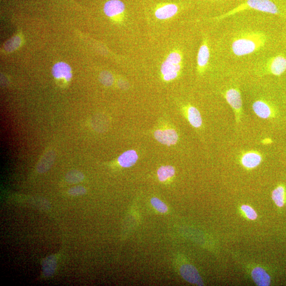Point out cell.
Returning a JSON list of instances; mask_svg holds the SVG:
<instances>
[{"label":"cell","instance_id":"obj_1","mask_svg":"<svg viewBox=\"0 0 286 286\" xmlns=\"http://www.w3.org/2000/svg\"><path fill=\"white\" fill-rule=\"evenodd\" d=\"M267 36L260 32L243 33L234 38L232 43L233 53L238 56L251 54L265 45Z\"/></svg>","mask_w":286,"mask_h":286},{"label":"cell","instance_id":"obj_2","mask_svg":"<svg viewBox=\"0 0 286 286\" xmlns=\"http://www.w3.org/2000/svg\"><path fill=\"white\" fill-rule=\"evenodd\" d=\"M249 10H254L273 14H278L280 13L277 5L271 0H246L245 2L241 3L233 9L216 17V19L222 20L233 16L235 14Z\"/></svg>","mask_w":286,"mask_h":286},{"label":"cell","instance_id":"obj_3","mask_svg":"<svg viewBox=\"0 0 286 286\" xmlns=\"http://www.w3.org/2000/svg\"><path fill=\"white\" fill-rule=\"evenodd\" d=\"M182 55L180 52H171L162 64L161 72L164 81L175 79L180 73L182 68Z\"/></svg>","mask_w":286,"mask_h":286},{"label":"cell","instance_id":"obj_4","mask_svg":"<svg viewBox=\"0 0 286 286\" xmlns=\"http://www.w3.org/2000/svg\"><path fill=\"white\" fill-rule=\"evenodd\" d=\"M224 97L233 109L237 121L239 123L242 112V99L240 90L237 88L228 89L225 92Z\"/></svg>","mask_w":286,"mask_h":286},{"label":"cell","instance_id":"obj_5","mask_svg":"<svg viewBox=\"0 0 286 286\" xmlns=\"http://www.w3.org/2000/svg\"><path fill=\"white\" fill-rule=\"evenodd\" d=\"M265 70L269 74L280 76L286 71V57L278 55L272 57L266 64Z\"/></svg>","mask_w":286,"mask_h":286},{"label":"cell","instance_id":"obj_6","mask_svg":"<svg viewBox=\"0 0 286 286\" xmlns=\"http://www.w3.org/2000/svg\"><path fill=\"white\" fill-rule=\"evenodd\" d=\"M125 10L124 3L120 0H109L104 5V11L107 17L112 19H121Z\"/></svg>","mask_w":286,"mask_h":286},{"label":"cell","instance_id":"obj_7","mask_svg":"<svg viewBox=\"0 0 286 286\" xmlns=\"http://www.w3.org/2000/svg\"><path fill=\"white\" fill-rule=\"evenodd\" d=\"M210 58V51L208 39L205 38L200 46L197 55V69L200 74L203 73L208 66Z\"/></svg>","mask_w":286,"mask_h":286},{"label":"cell","instance_id":"obj_8","mask_svg":"<svg viewBox=\"0 0 286 286\" xmlns=\"http://www.w3.org/2000/svg\"><path fill=\"white\" fill-rule=\"evenodd\" d=\"M180 274L184 280L188 282L198 286H203L204 283L198 271L190 264H184L180 269Z\"/></svg>","mask_w":286,"mask_h":286},{"label":"cell","instance_id":"obj_9","mask_svg":"<svg viewBox=\"0 0 286 286\" xmlns=\"http://www.w3.org/2000/svg\"><path fill=\"white\" fill-rule=\"evenodd\" d=\"M155 139L161 144L171 146L176 144L178 141L177 132L172 129L166 130H157L154 134Z\"/></svg>","mask_w":286,"mask_h":286},{"label":"cell","instance_id":"obj_10","mask_svg":"<svg viewBox=\"0 0 286 286\" xmlns=\"http://www.w3.org/2000/svg\"><path fill=\"white\" fill-rule=\"evenodd\" d=\"M52 74L57 80L70 81L72 77L71 67L66 62L56 63L52 68Z\"/></svg>","mask_w":286,"mask_h":286},{"label":"cell","instance_id":"obj_11","mask_svg":"<svg viewBox=\"0 0 286 286\" xmlns=\"http://www.w3.org/2000/svg\"><path fill=\"white\" fill-rule=\"evenodd\" d=\"M262 161L261 154L256 151H248L243 154L241 158L242 165L247 169H254L259 166Z\"/></svg>","mask_w":286,"mask_h":286},{"label":"cell","instance_id":"obj_12","mask_svg":"<svg viewBox=\"0 0 286 286\" xmlns=\"http://www.w3.org/2000/svg\"><path fill=\"white\" fill-rule=\"evenodd\" d=\"M178 10V6L176 4H165L160 6L156 9L155 16L158 19L166 20L175 16Z\"/></svg>","mask_w":286,"mask_h":286},{"label":"cell","instance_id":"obj_13","mask_svg":"<svg viewBox=\"0 0 286 286\" xmlns=\"http://www.w3.org/2000/svg\"><path fill=\"white\" fill-rule=\"evenodd\" d=\"M253 110L257 116L268 119L273 116V110L268 103L263 100H257L252 105Z\"/></svg>","mask_w":286,"mask_h":286},{"label":"cell","instance_id":"obj_14","mask_svg":"<svg viewBox=\"0 0 286 286\" xmlns=\"http://www.w3.org/2000/svg\"><path fill=\"white\" fill-rule=\"evenodd\" d=\"M56 155L52 150L47 152L41 157L37 166V170L39 173H46L53 166L55 159Z\"/></svg>","mask_w":286,"mask_h":286},{"label":"cell","instance_id":"obj_15","mask_svg":"<svg viewBox=\"0 0 286 286\" xmlns=\"http://www.w3.org/2000/svg\"><path fill=\"white\" fill-rule=\"evenodd\" d=\"M254 283L260 286H268L270 284V277L267 272L261 267H256L252 271Z\"/></svg>","mask_w":286,"mask_h":286},{"label":"cell","instance_id":"obj_16","mask_svg":"<svg viewBox=\"0 0 286 286\" xmlns=\"http://www.w3.org/2000/svg\"><path fill=\"white\" fill-rule=\"evenodd\" d=\"M138 159V155L134 150H129L118 157V161L121 167L130 168L134 165Z\"/></svg>","mask_w":286,"mask_h":286},{"label":"cell","instance_id":"obj_17","mask_svg":"<svg viewBox=\"0 0 286 286\" xmlns=\"http://www.w3.org/2000/svg\"><path fill=\"white\" fill-rule=\"evenodd\" d=\"M187 117L190 124L195 128L201 127L203 120L199 110L194 107L190 106L187 109Z\"/></svg>","mask_w":286,"mask_h":286},{"label":"cell","instance_id":"obj_18","mask_svg":"<svg viewBox=\"0 0 286 286\" xmlns=\"http://www.w3.org/2000/svg\"><path fill=\"white\" fill-rule=\"evenodd\" d=\"M157 176L161 182H164L169 179L173 177L175 174V170L170 166H162L157 171Z\"/></svg>","mask_w":286,"mask_h":286},{"label":"cell","instance_id":"obj_19","mask_svg":"<svg viewBox=\"0 0 286 286\" xmlns=\"http://www.w3.org/2000/svg\"><path fill=\"white\" fill-rule=\"evenodd\" d=\"M285 189L283 186H278L272 193V199L279 207H283L285 203Z\"/></svg>","mask_w":286,"mask_h":286},{"label":"cell","instance_id":"obj_20","mask_svg":"<svg viewBox=\"0 0 286 286\" xmlns=\"http://www.w3.org/2000/svg\"><path fill=\"white\" fill-rule=\"evenodd\" d=\"M56 266V260L54 256L47 257L42 262L43 271L46 276H49L54 273Z\"/></svg>","mask_w":286,"mask_h":286},{"label":"cell","instance_id":"obj_21","mask_svg":"<svg viewBox=\"0 0 286 286\" xmlns=\"http://www.w3.org/2000/svg\"><path fill=\"white\" fill-rule=\"evenodd\" d=\"M84 179L83 174L77 170H72L66 176L67 181L71 183L81 182Z\"/></svg>","mask_w":286,"mask_h":286},{"label":"cell","instance_id":"obj_22","mask_svg":"<svg viewBox=\"0 0 286 286\" xmlns=\"http://www.w3.org/2000/svg\"><path fill=\"white\" fill-rule=\"evenodd\" d=\"M151 203L154 208L161 213H166L168 211L167 206L159 198H152L151 200Z\"/></svg>","mask_w":286,"mask_h":286},{"label":"cell","instance_id":"obj_23","mask_svg":"<svg viewBox=\"0 0 286 286\" xmlns=\"http://www.w3.org/2000/svg\"><path fill=\"white\" fill-rule=\"evenodd\" d=\"M100 81L106 86L110 87L113 83V75L108 71H104L100 74Z\"/></svg>","mask_w":286,"mask_h":286},{"label":"cell","instance_id":"obj_24","mask_svg":"<svg viewBox=\"0 0 286 286\" xmlns=\"http://www.w3.org/2000/svg\"><path fill=\"white\" fill-rule=\"evenodd\" d=\"M241 210L244 212L246 216L250 220H254L256 219L257 215L255 211L248 205H242Z\"/></svg>","mask_w":286,"mask_h":286},{"label":"cell","instance_id":"obj_25","mask_svg":"<svg viewBox=\"0 0 286 286\" xmlns=\"http://www.w3.org/2000/svg\"><path fill=\"white\" fill-rule=\"evenodd\" d=\"M85 192L86 189L82 186H76L71 188L69 191V194L74 196L83 195Z\"/></svg>","mask_w":286,"mask_h":286},{"label":"cell","instance_id":"obj_26","mask_svg":"<svg viewBox=\"0 0 286 286\" xmlns=\"http://www.w3.org/2000/svg\"><path fill=\"white\" fill-rule=\"evenodd\" d=\"M272 142H273V141H272L271 139L269 138L264 139L262 141V144L264 145H268L271 144Z\"/></svg>","mask_w":286,"mask_h":286},{"label":"cell","instance_id":"obj_27","mask_svg":"<svg viewBox=\"0 0 286 286\" xmlns=\"http://www.w3.org/2000/svg\"><path fill=\"white\" fill-rule=\"evenodd\" d=\"M214 1H216V0H214Z\"/></svg>","mask_w":286,"mask_h":286}]
</instances>
